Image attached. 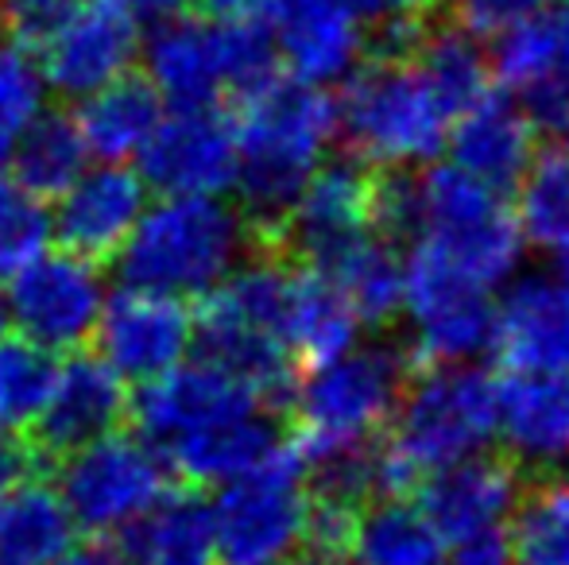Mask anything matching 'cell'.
Listing matches in <instances>:
<instances>
[{
    "label": "cell",
    "mask_w": 569,
    "mask_h": 565,
    "mask_svg": "<svg viewBox=\"0 0 569 565\" xmlns=\"http://www.w3.org/2000/svg\"><path fill=\"white\" fill-rule=\"evenodd\" d=\"M500 380L480 364H430L403 384L388 430L372 442L376 500H407L430 473L496 442Z\"/></svg>",
    "instance_id": "6da1fadb"
},
{
    "label": "cell",
    "mask_w": 569,
    "mask_h": 565,
    "mask_svg": "<svg viewBox=\"0 0 569 565\" xmlns=\"http://www.w3.org/2000/svg\"><path fill=\"white\" fill-rule=\"evenodd\" d=\"M237 129V186L248 229L276 244L291 205L310 174L326 163L338 137V101L322 85L279 74L263 90L240 98Z\"/></svg>",
    "instance_id": "7a4b0ae2"
},
{
    "label": "cell",
    "mask_w": 569,
    "mask_h": 565,
    "mask_svg": "<svg viewBox=\"0 0 569 565\" xmlns=\"http://www.w3.org/2000/svg\"><path fill=\"white\" fill-rule=\"evenodd\" d=\"M248 241L252 229L244 213L221 198H159L136 221L132 236L117 252V264L128 286L187 302L226 280L244 260Z\"/></svg>",
    "instance_id": "3957f363"
},
{
    "label": "cell",
    "mask_w": 569,
    "mask_h": 565,
    "mask_svg": "<svg viewBox=\"0 0 569 565\" xmlns=\"http://www.w3.org/2000/svg\"><path fill=\"white\" fill-rule=\"evenodd\" d=\"M411 361L388 345H352L299 376L287 407L295 411V450L302 461L365 450L388 430Z\"/></svg>",
    "instance_id": "277c9868"
},
{
    "label": "cell",
    "mask_w": 569,
    "mask_h": 565,
    "mask_svg": "<svg viewBox=\"0 0 569 565\" xmlns=\"http://www.w3.org/2000/svg\"><path fill=\"white\" fill-rule=\"evenodd\" d=\"M450 113L415 62H368L345 78L338 137L368 171H411L446 148Z\"/></svg>",
    "instance_id": "5b68a950"
},
{
    "label": "cell",
    "mask_w": 569,
    "mask_h": 565,
    "mask_svg": "<svg viewBox=\"0 0 569 565\" xmlns=\"http://www.w3.org/2000/svg\"><path fill=\"white\" fill-rule=\"evenodd\" d=\"M307 512V461L295 442H279L260 468L226 484L210 504L218 565H291L302 554Z\"/></svg>",
    "instance_id": "8992f818"
},
{
    "label": "cell",
    "mask_w": 569,
    "mask_h": 565,
    "mask_svg": "<svg viewBox=\"0 0 569 565\" xmlns=\"http://www.w3.org/2000/svg\"><path fill=\"white\" fill-rule=\"evenodd\" d=\"M450 264L496 291L523 260V233L500 190L485 186L457 167H430L419 174V233Z\"/></svg>",
    "instance_id": "52a82bcc"
},
{
    "label": "cell",
    "mask_w": 569,
    "mask_h": 565,
    "mask_svg": "<svg viewBox=\"0 0 569 565\" xmlns=\"http://www.w3.org/2000/svg\"><path fill=\"white\" fill-rule=\"evenodd\" d=\"M54 488L74 527L98 538H120L171 492V468L151 442L113 430L67 453Z\"/></svg>",
    "instance_id": "ba28073f"
},
{
    "label": "cell",
    "mask_w": 569,
    "mask_h": 565,
    "mask_svg": "<svg viewBox=\"0 0 569 565\" xmlns=\"http://www.w3.org/2000/svg\"><path fill=\"white\" fill-rule=\"evenodd\" d=\"M403 314L411 317V372L430 364H469L492 345L496 299L427 241L403 256Z\"/></svg>",
    "instance_id": "9c48e42d"
},
{
    "label": "cell",
    "mask_w": 569,
    "mask_h": 565,
    "mask_svg": "<svg viewBox=\"0 0 569 565\" xmlns=\"http://www.w3.org/2000/svg\"><path fill=\"white\" fill-rule=\"evenodd\" d=\"M109 299L101 264L74 252H43L8 280V325L47 353H78L98 330Z\"/></svg>",
    "instance_id": "30bf717a"
},
{
    "label": "cell",
    "mask_w": 569,
    "mask_h": 565,
    "mask_svg": "<svg viewBox=\"0 0 569 565\" xmlns=\"http://www.w3.org/2000/svg\"><path fill=\"white\" fill-rule=\"evenodd\" d=\"M140 43V20L128 12L124 0H82L67 23L39 47L36 62L47 90L82 101L132 74Z\"/></svg>",
    "instance_id": "8fae6325"
},
{
    "label": "cell",
    "mask_w": 569,
    "mask_h": 565,
    "mask_svg": "<svg viewBox=\"0 0 569 565\" xmlns=\"http://www.w3.org/2000/svg\"><path fill=\"white\" fill-rule=\"evenodd\" d=\"M93 341L98 356L120 380L148 384L187 361L194 345V314L182 299L124 283L101 306Z\"/></svg>",
    "instance_id": "7c38bea8"
},
{
    "label": "cell",
    "mask_w": 569,
    "mask_h": 565,
    "mask_svg": "<svg viewBox=\"0 0 569 565\" xmlns=\"http://www.w3.org/2000/svg\"><path fill=\"white\" fill-rule=\"evenodd\" d=\"M143 186L163 198H221L237 179V129L232 117L210 109H171L143 143L140 155Z\"/></svg>",
    "instance_id": "4fadbf2b"
},
{
    "label": "cell",
    "mask_w": 569,
    "mask_h": 565,
    "mask_svg": "<svg viewBox=\"0 0 569 565\" xmlns=\"http://www.w3.org/2000/svg\"><path fill=\"white\" fill-rule=\"evenodd\" d=\"M256 411H263L256 395L237 376L202 356L194 364L182 361L179 369L148 380L140 384V392L128 395V415L140 426L143 442H151L156 450H167L179 437L229 423V418L256 415Z\"/></svg>",
    "instance_id": "5bb4252c"
},
{
    "label": "cell",
    "mask_w": 569,
    "mask_h": 565,
    "mask_svg": "<svg viewBox=\"0 0 569 565\" xmlns=\"http://www.w3.org/2000/svg\"><path fill=\"white\" fill-rule=\"evenodd\" d=\"M488 349L511 376H569V283L562 275L508 280Z\"/></svg>",
    "instance_id": "9a60e30c"
},
{
    "label": "cell",
    "mask_w": 569,
    "mask_h": 565,
    "mask_svg": "<svg viewBox=\"0 0 569 565\" xmlns=\"http://www.w3.org/2000/svg\"><path fill=\"white\" fill-rule=\"evenodd\" d=\"M143 210H148V186L140 174L128 171L124 163H101L86 167L54 198L51 229L67 252L101 264L117 260Z\"/></svg>",
    "instance_id": "2e32d148"
},
{
    "label": "cell",
    "mask_w": 569,
    "mask_h": 565,
    "mask_svg": "<svg viewBox=\"0 0 569 565\" xmlns=\"http://www.w3.org/2000/svg\"><path fill=\"white\" fill-rule=\"evenodd\" d=\"M368 198H372V171L365 163H357V159L322 163L287 213L276 249H287L307 268H318L372 229Z\"/></svg>",
    "instance_id": "e0dca14e"
},
{
    "label": "cell",
    "mask_w": 569,
    "mask_h": 565,
    "mask_svg": "<svg viewBox=\"0 0 569 565\" xmlns=\"http://www.w3.org/2000/svg\"><path fill=\"white\" fill-rule=\"evenodd\" d=\"M128 418V387L101 356L74 353L54 372V387L39 423L31 426L36 453L67 457L98 437L113 434Z\"/></svg>",
    "instance_id": "ac0fdd59"
},
{
    "label": "cell",
    "mask_w": 569,
    "mask_h": 565,
    "mask_svg": "<svg viewBox=\"0 0 569 565\" xmlns=\"http://www.w3.org/2000/svg\"><path fill=\"white\" fill-rule=\"evenodd\" d=\"M519 500V465L496 453H472L419 484V507L446 543L492 535Z\"/></svg>",
    "instance_id": "d6986e66"
},
{
    "label": "cell",
    "mask_w": 569,
    "mask_h": 565,
    "mask_svg": "<svg viewBox=\"0 0 569 565\" xmlns=\"http://www.w3.org/2000/svg\"><path fill=\"white\" fill-rule=\"evenodd\" d=\"M271 31L287 78L322 90L345 82L368 51L365 20L349 0H283Z\"/></svg>",
    "instance_id": "ffe728a7"
},
{
    "label": "cell",
    "mask_w": 569,
    "mask_h": 565,
    "mask_svg": "<svg viewBox=\"0 0 569 565\" xmlns=\"http://www.w3.org/2000/svg\"><path fill=\"white\" fill-rule=\"evenodd\" d=\"M446 148L453 151V167L472 174L492 190H516L523 171L539 151V129L516 98L492 90L453 117Z\"/></svg>",
    "instance_id": "44dd1931"
},
{
    "label": "cell",
    "mask_w": 569,
    "mask_h": 565,
    "mask_svg": "<svg viewBox=\"0 0 569 565\" xmlns=\"http://www.w3.org/2000/svg\"><path fill=\"white\" fill-rule=\"evenodd\" d=\"M140 59L148 85L171 109H210L226 93L210 20L174 16L156 23V31L140 43Z\"/></svg>",
    "instance_id": "7402d4cb"
},
{
    "label": "cell",
    "mask_w": 569,
    "mask_h": 565,
    "mask_svg": "<svg viewBox=\"0 0 569 565\" xmlns=\"http://www.w3.org/2000/svg\"><path fill=\"white\" fill-rule=\"evenodd\" d=\"M496 437L508 445L511 465L547 473L569 461V376L503 380Z\"/></svg>",
    "instance_id": "603a6c76"
},
{
    "label": "cell",
    "mask_w": 569,
    "mask_h": 565,
    "mask_svg": "<svg viewBox=\"0 0 569 565\" xmlns=\"http://www.w3.org/2000/svg\"><path fill=\"white\" fill-rule=\"evenodd\" d=\"M279 442H283L279 430L256 411V415L229 418V423L179 437L167 450H159V457L179 481L198 484V488H226L244 473L260 468L279 450Z\"/></svg>",
    "instance_id": "cb8c5ba5"
},
{
    "label": "cell",
    "mask_w": 569,
    "mask_h": 565,
    "mask_svg": "<svg viewBox=\"0 0 569 565\" xmlns=\"http://www.w3.org/2000/svg\"><path fill=\"white\" fill-rule=\"evenodd\" d=\"M360 337V322L341 299V291L315 268L291 264L283 302V341L291 356L307 369L349 353Z\"/></svg>",
    "instance_id": "d4e9b609"
},
{
    "label": "cell",
    "mask_w": 569,
    "mask_h": 565,
    "mask_svg": "<svg viewBox=\"0 0 569 565\" xmlns=\"http://www.w3.org/2000/svg\"><path fill=\"white\" fill-rule=\"evenodd\" d=\"M341 291L360 330H383L403 314V256L399 244L383 241L380 233H360L330 260L315 268Z\"/></svg>",
    "instance_id": "484cf974"
},
{
    "label": "cell",
    "mask_w": 569,
    "mask_h": 565,
    "mask_svg": "<svg viewBox=\"0 0 569 565\" xmlns=\"http://www.w3.org/2000/svg\"><path fill=\"white\" fill-rule=\"evenodd\" d=\"M74 121L82 129L90 155H98L101 163H124V159L140 155L151 132L159 129L163 101L143 74H124L109 82L106 90L82 98Z\"/></svg>",
    "instance_id": "4316f807"
},
{
    "label": "cell",
    "mask_w": 569,
    "mask_h": 565,
    "mask_svg": "<svg viewBox=\"0 0 569 565\" xmlns=\"http://www.w3.org/2000/svg\"><path fill=\"white\" fill-rule=\"evenodd\" d=\"M74 519L59 488L43 476H23L0 496V562L51 565L74 538Z\"/></svg>",
    "instance_id": "83f0119b"
},
{
    "label": "cell",
    "mask_w": 569,
    "mask_h": 565,
    "mask_svg": "<svg viewBox=\"0 0 569 565\" xmlns=\"http://www.w3.org/2000/svg\"><path fill=\"white\" fill-rule=\"evenodd\" d=\"M120 554L128 565H218L210 504L190 492H167L120 535Z\"/></svg>",
    "instance_id": "f1b7e54d"
},
{
    "label": "cell",
    "mask_w": 569,
    "mask_h": 565,
    "mask_svg": "<svg viewBox=\"0 0 569 565\" xmlns=\"http://www.w3.org/2000/svg\"><path fill=\"white\" fill-rule=\"evenodd\" d=\"M446 538L422 515L419 504L407 500H376L360 507L352 527L349 562L352 565H442Z\"/></svg>",
    "instance_id": "f546056e"
},
{
    "label": "cell",
    "mask_w": 569,
    "mask_h": 565,
    "mask_svg": "<svg viewBox=\"0 0 569 565\" xmlns=\"http://www.w3.org/2000/svg\"><path fill=\"white\" fill-rule=\"evenodd\" d=\"M8 167L20 186H28L43 202H54L90 167V148H86L74 113L43 109L16 143Z\"/></svg>",
    "instance_id": "4dcf8cb0"
},
{
    "label": "cell",
    "mask_w": 569,
    "mask_h": 565,
    "mask_svg": "<svg viewBox=\"0 0 569 565\" xmlns=\"http://www.w3.org/2000/svg\"><path fill=\"white\" fill-rule=\"evenodd\" d=\"M508 551L516 565H569V481L539 476L519 492L508 515Z\"/></svg>",
    "instance_id": "1f68e13d"
},
{
    "label": "cell",
    "mask_w": 569,
    "mask_h": 565,
    "mask_svg": "<svg viewBox=\"0 0 569 565\" xmlns=\"http://www.w3.org/2000/svg\"><path fill=\"white\" fill-rule=\"evenodd\" d=\"M411 62L422 70V78L430 82L435 98L442 101L450 121L457 113H465L469 105H477L485 93L496 90L488 54L480 51L477 36H469V31H461V28L427 31L419 54H415Z\"/></svg>",
    "instance_id": "d6a6232c"
},
{
    "label": "cell",
    "mask_w": 569,
    "mask_h": 565,
    "mask_svg": "<svg viewBox=\"0 0 569 565\" xmlns=\"http://www.w3.org/2000/svg\"><path fill=\"white\" fill-rule=\"evenodd\" d=\"M523 241L539 249H562L569 241V159L562 151H535L531 167L516 182V205Z\"/></svg>",
    "instance_id": "836d02e7"
},
{
    "label": "cell",
    "mask_w": 569,
    "mask_h": 565,
    "mask_svg": "<svg viewBox=\"0 0 569 565\" xmlns=\"http://www.w3.org/2000/svg\"><path fill=\"white\" fill-rule=\"evenodd\" d=\"M54 353L31 345L28 337H0V430L4 434H28L47 407L54 387Z\"/></svg>",
    "instance_id": "e575fe53"
},
{
    "label": "cell",
    "mask_w": 569,
    "mask_h": 565,
    "mask_svg": "<svg viewBox=\"0 0 569 565\" xmlns=\"http://www.w3.org/2000/svg\"><path fill=\"white\" fill-rule=\"evenodd\" d=\"M488 67H492V82H500L503 90L519 93V98L558 78L555 31H550L547 12L527 16V20L503 28L500 36H492Z\"/></svg>",
    "instance_id": "d590c367"
},
{
    "label": "cell",
    "mask_w": 569,
    "mask_h": 565,
    "mask_svg": "<svg viewBox=\"0 0 569 565\" xmlns=\"http://www.w3.org/2000/svg\"><path fill=\"white\" fill-rule=\"evenodd\" d=\"M51 241V205L20 186L12 174H0V280L8 283L16 272H23L31 260L43 256Z\"/></svg>",
    "instance_id": "8d00e7d4"
},
{
    "label": "cell",
    "mask_w": 569,
    "mask_h": 565,
    "mask_svg": "<svg viewBox=\"0 0 569 565\" xmlns=\"http://www.w3.org/2000/svg\"><path fill=\"white\" fill-rule=\"evenodd\" d=\"M43 74L28 47L0 43V171L12 159L28 124L43 113Z\"/></svg>",
    "instance_id": "74e56055"
},
{
    "label": "cell",
    "mask_w": 569,
    "mask_h": 565,
    "mask_svg": "<svg viewBox=\"0 0 569 565\" xmlns=\"http://www.w3.org/2000/svg\"><path fill=\"white\" fill-rule=\"evenodd\" d=\"M218 36V59H221V82L226 93L248 98L279 78V51L271 28L256 23H213Z\"/></svg>",
    "instance_id": "f35d334b"
},
{
    "label": "cell",
    "mask_w": 569,
    "mask_h": 565,
    "mask_svg": "<svg viewBox=\"0 0 569 565\" xmlns=\"http://www.w3.org/2000/svg\"><path fill=\"white\" fill-rule=\"evenodd\" d=\"M78 4L82 0H0V23L8 31V43L36 51L67 23Z\"/></svg>",
    "instance_id": "ab89813d"
},
{
    "label": "cell",
    "mask_w": 569,
    "mask_h": 565,
    "mask_svg": "<svg viewBox=\"0 0 569 565\" xmlns=\"http://www.w3.org/2000/svg\"><path fill=\"white\" fill-rule=\"evenodd\" d=\"M555 0H457V28L469 31L477 39H492L503 28L527 20V16H539Z\"/></svg>",
    "instance_id": "60d3db41"
},
{
    "label": "cell",
    "mask_w": 569,
    "mask_h": 565,
    "mask_svg": "<svg viewBox=\"0 0 569 565\" xmlns=\"http://www.w3.org/2000/svg\"><path fill=\"white\" fill-rule=\"evenodd\" d=\"M202 8L210 23H256V28H271L283 0H202Z\"/></svg>",
    "instance_id": "b9f144b4"
},
{
    "label": "cell",
    "mask_w": 569,
    "mask_h": 565,
    "mask_svg": "<svg viewBox=\"0 0 569 565\" xmlns=\"http://www.w3.org/2000/svg\"><path fill=\"white\" fill-rule=\"evenodd\" d=\"M442 565H516V562H511L503 531H492V535H477L457 543L453 554Z\"/></svg>",
    "instance_id": "7bdbcfd3"
},
{
    "label": "cell",
    "mask_w": 569,
    "mask_h": 565,
    "mask_svg": "<svg viewBox=\"0 0 569 565\" xmlns=\"http://www.w3.org/2000/svg\"><path fill=\"white\" fill-rule=\"evenodd\" d=\"M360 12V20H391V16H427L442 0H349Z\"/></svg>",
    "instance_id": "ee69618b"
},
{
    "label": "cell",
    "mask_w": 569,
    "mask_h": 565,
    "mask_svg": "<svg viewBox=\"0 0 569 565\" xmlns=\"http://www.w3.org/2000/svg\"><path fill=\"white\" fill-rule=\"evenodd\" d=\"M550 31H555V62H558V78L569 85V0H555L547 8Z\"/></svg>",
    "instance_id": "f6af8a7d"
},
{
    "label": "cell",
    "mask_w": 569,
    "mask_h": 565,
    "mask_svg": "<svg viewBox=\"0 0 569 565\" xmlns=\"http://www.w3.org/2000/svg\"><path fill=\"white\" fill-rule=\"evenodd\" d=\"M190 0H124V8L136 16V20H148V23H163L174 20V16H187Z\"/></svg>",
    "instance_id": "bcb514c9"
},
{
    "label": "cell",
    "mask_w": 569,
    "mask_h": 565,
    "mask_svg": "<svg viewBox=\"0 0 569 565\" xmlns=\"http://www.w3.org/2000/svg\"><path fill=\"white\" fill-rule=\"evenodd\" d=\"M51 565H120L106 543H70Z\"/></svg>",
    "instance_id": "7dc6e473"
},
{
    "label": "cell",
    "mask_w": 569,
    "mask_h": 565,
    "mask_svg": "<svg viewBox=\"0 0 569 565\" xmlns=\"http://www.w3.org/2000/svg\"><path fill=\"white\" fill-rule=\"evenodd\" d=\"M558 275H562V280L569 283V241L562 244V249H558Z\"/></svg>",
    "instance_id": "c3c4849f"
},
{
    "label": "cell",
    "mask_w": 569,
    "mask_h": 565,
    "mask_svg": "<svg viewBox=\"0 0 569 565\" xmlns=\"http://www.w3.org/2000/svg\"><path fill=\"white\" fill-rule=\"evenodd\" d=\"M307 565H352L349 558H307Z\"/></svg>",
    "instance_id": "681fc988"
},
{
    "label": "cell",
    "mask_w": 569,
    "mask_h": 565,
    "mask_svg": "<svg viewBox=\"0 0 569 565\" xmlns=\"http://www.w3.org/2000/svg\"><path fill=\"white\" fill-rule=\"evenodd\" d=\"M4 325H8V310H4V294H0V337H4Z\"/></svg>",
    "instance_id": "f907efd6"
},
{
    "label": "cell",
    "mask_w": 569,
    "mask_h": 565,
    "mask_svg": "<svg viewBox=\"0 0 569 565\" xmlns=\"http://www.w3.org/2000/svg\"><path fill=\"white\" fill-rule=\"evenodd\" d=\"M562 155L569 159V124H566V129H562Z\"/></svg>",
    "instance_id": "816d5d0a"
},
{
    "label": "cell",
    "mask_w": 569,
    "mask_h": 565,
    "mask_svg": "<svg viewBox=\"0 0 569 565\" xmlns=\"http://www.w3.org/2000/svg\"><path fill=\"white\" fill-rule=\"evenodd\" d=\"M0 496H4V488H0Z\"/></svg>",
    "instance_id": "f5cc1de1"
},
{
    "label": "cell",
    "mask_w": 569,
    "mask_h": 565,
    "mask_svg": "<svg viewBox=\"0 0 569 565\" xmlns=\"http://www.w3.org/2000/svg\"><path fill=\"white\" fill-rule=\"evenodd\" d=\"M0 565H8V562H0Z\"/></svg>",
    "instance_id": "db71d44e"
}]
</instances>
